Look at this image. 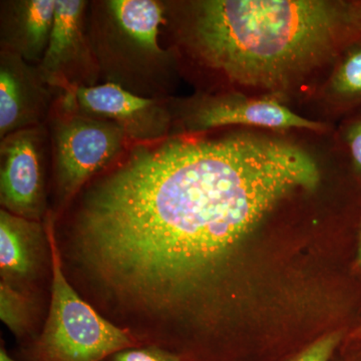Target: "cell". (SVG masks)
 I'll list each match as a JSON object with an SVG mask.
<instances>
[{"instance_id": "13", "label": "cell", "mask_w": 361, "mask_h": 361, "mask_svg": "<svg viewBox=\"0 0 361 361\" xmlns=\"http://www.w3.org/2000/svg\"><path fill=\"white\" fill-rule=\"evenodd\" d=\"M329 90L341 110L361 106V40L351 44L337 59Z\"/></svg>"}, {"instance_id": "7", "label": "cell", "mask_w": 361, "mask_h": 361, "mask_svg": "<svg viewBox=\"0 0 361 361\" xmlns=\"http://www.w3.org/2000/svg\"><path fill=\"white\" fill-rule=\"evenodd\" d=\"M47 130H18L0 144V203L13 215L42 222L45 204Z\"/></svg>"}, {"instance_id": "8", "label": "cell", "mask_w": 361, "mask_h": 361, "mask_svg": "<svg viewBox=\"0 0 361 361\" xmlns=\"http://www.w3.org/2000/svg\"><path fill=\"white\" fill-rule=\"evenodd\" d=\"M87 2L56 0L51 39L37 66L45 84L63 92L96 85L101 75L87 25Z\"/></svg>"}, {"instance_id": "6", "label": "cell", "mask_w": 361, "mask_h": 361, "mask_svg": "<svg viewBox=\"0 0 361 361\" xmlns=\"http://www.w3.org/2000/svg\"><path fill=\"white\" fill-rule=\"evenodd\" d=\"M61 92V113L116 123L134 141H158L170 128V114L160 99L139 96L114 82L70 87Z\"/></svg>"}, {"instance_id": "10", "label": "cell", "mask_w": 361, "mask_h": 361, "mask_svg": "<svg viewBox=\"0 0 361 361\" xmlns=\"http://www.w3.org/2000/svg\"><path fill=\"white\" fill-rule=\"evenodd\" d=\"M37 66L2 49L0 54V137L44 125L51 94Z\"/></svg>"}, {"instance_id": "4", "label": "cell", "mask_w": 361, "mask_h": 361, "mask_svg": "<svg viewBox=\"0 0 361 361\" xmlns=\"http://www.w3.org/2000/svg\"><path fill=\"white\" fill-rule=\"evenodd\" d=\"M45 230L51 249V305L30 361H104L123 349L142 346L130 330L106 319L78 293L63 269L52 216Z\"/></svg>"}, {"instance_id": "17", "label": "cell", "mask_w": 361, "mask_h": 361, "mask_svg": "<svg viewBox=\"0 0 361 361\" xmlns=\"http://www.w3.org/2000/svg\"><path fill=\"white\" fill-rule=\"evenodd\" d=\"M109 361H180L176 356L155 346H137L123 349L108 358Z\"/></svg>"}, {"instance_id": "12", "label": "cell", "mask_w": 361, "mask_h": 361, "mask_svg": "<svg viewBox=\"0 0 361 361\" xmlns=\"http://www.w3.org/2000/svg\"><path fill=\"white\" fill-rule=\"evenodd\" d=\"M54 13L56 0L2 2V49L18 54L30 65L39 66L51 39Z\"/></svg>"}, {"instance_id": "3", "label": "cell", "mask_w": 361, "mask_h": 361, "mask_svg": "<svg viewBox=\"0 0 361 361\" xmlns=\"http://www.w3.org/2000/svg\"><path fill=\"white\" fill-rule=\"evenodd\" d=\"M165 6L154 0L97 2L87 28L101 73L134 94L159 99V77L168 54L161 49Z\"/></svg>"}, {"instance_id": "5", "label": "cell", "mask_w": 361, "mask_h": 361, "mask_svg": "<svg viewBox=\"0 0 361 361\" xmlns=\"http://www.w3.org/2000/svg\"><path fill=\"white\" fill-rule=\"evenodd\" d=\"M130 140L116 123L75 114L51 122L54 182L59 209L70 205L92 176L115 161Z\"/></svg>"}, {"instance_id": "15", "label": "cell", "mask_w": 361, "mask_h": 361, "mask_svg": "<svg viewBox=\"0 0 361 361\" xmlns=\"http://www.w3.org/2000/svg\"><path fill=\"white\" fill-rule=\"evenodd\" d=\"M341 332H334L329 336H324L287 361H329L341 343Z\"/></svg>"}, {"instance_id": "16", "label": "cell", "mask_w": 361, "mask_h": 361, "mask_svg": "<svg viewBox=\"0 0 361 361\" xmlns=\"http://www.w3.org/2000/svg\"><path fill=\"white\" fill-rule=\"evenodd\" d=\"M343 142L351 168L361 177V115L356 116L346 123Z\"/></svg>"}, {"instance_id": "9", "label": "cell", "mask_w": 361, "mask_h": 361, "mask_svg": "<svg viewBox=\"0 0 361 361\" xmlns=\"http://www.w3.org/2000/svg\"><path fill=\"white\" fill-rule=\"evenodd\" d=\"M186 123L190 129L196 130L233 125L274 130L324 129L323 123L297 115L277 99L239 94L204 97L187 114Z\"/></svg>"}, {"instance_id": "20", "label": "cell", "mask_w": 361, "mask_h": 361, "mask_svg": "<svg viewBox=\"0 0 361 361\" xmlns=\"http://www.w3.org/2000/svg\"><path fill=\"white\" fill-rule=\"evenodd\" d=\"M357 265L361 268V231L360 235V242H358Z\"/></svg>"}, {"instance_id": "14", "label": "cell", "mask_w": 361, "mask_h": 361, "mask_svg": "<svg viewBox=\"0 0 361 361\" xmlns=\"http://www.w3.org/2000/svg\"><path fill=\"white\" fill-rule=\"evenodd\" d=\"M32 302L27 293L0 282V317L16 336H25L32 327Z\"/></svg>"}, {"instance_id": "2", "label": "cell", "mask_w": 361, "mask_h": 361, "mask_svg": "<svg viewBox=\"0 0 361 361\" xmlns=\"http://www.w3.org/2000/svg\"><path fill=\"white\" fill-rule=\"evenodd\" d=\"M176 39L227 82L280 94L358 42L353 2L205 0L175 16Z\"/></svg>"}, {"instance_id": "1", "label": "cell", "mask_w": 361, "mask_h": 361, "mask_svg": "<svg viewBox=\"0 0 361 361\" xmlns=\"http://www.w3.org/2000/svg\"><path fill=\"white\" fill-rule=\"evenodd\" d=\"M300 147L253 135L140 142L80 195L63 264L96 310L149 345L202 320L241 242L280 201L312 190Z\"/></svg>"}, {"instance_id": "11", "label": "cell", "mask_w": 361, "mask_h": 361, "mask_svg": "<svg viewBox=\"0 0 361 361\" xmlns=\"http://www.w3.org/2000/svg\"><path fill=\"white\" fill-rule=\"evenodd\" d=\"M51 256L45 226L2 209L0 211L1 281L28 294Z\"/></svg>"}, {"instance_id": "18", "label": "cell", "mask_w": 361, "mask_h": 361, "mask_svg": "<svg viewBox=\"0 0 361 361\" xmlns=\"http://www.w3.org/2000/svg\"><path fill=\"white\" fill-rule=\"evenodd\" d=\"M356 28L361 39V1H353Z\"/></svg>"}, {"instance_id": "19", "label": "cell", "mask_w": 361, "mask_h": 361, "mask_svg": "<svg viewBox=\"0 0 361 361\" xmlns=\"http://www.w3.org/2000/svg\"><path fill=\"white\" fill-rule=\"evenodd\" d=\"M0 361H18L11 357V355L7 353L6 349L4 348V345L0 348Z\"/></svg>"}]
</instances>
